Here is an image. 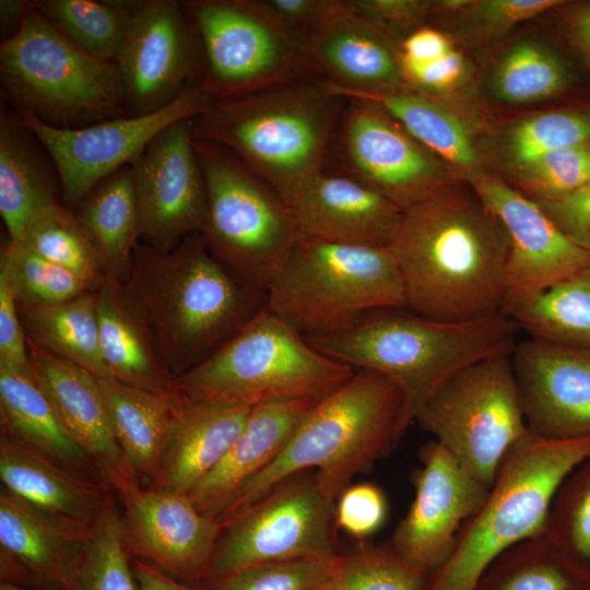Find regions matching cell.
I'll list each match as a JSON object with an SVG mask.
<instances>
[{"label": "cell", "instance_id": "f35d334b", "mask_svg": "<svg viewBox=\"0 0 590 590\" xmlns=\"http://www.w3.org/2000/svg\"><path fill=\"white\" fill-rule=\"evenodd\" d=\"M571 83V71L562 57L534 39L511 45L499 58L491 79L494 95L507 104L545 99Z\"/></svg>", "mask_w": 590, "mask_h": 590}, {"label": "cell", "instance_id": "7a4b0ae2", "mask_svg": "<svg viewBox=\"0 0 590 590\" xmlns=\"http://www.w3.org/2000/svg\"><path fill=\"white\" fill-rule=\"evenodd\" d=\"M520 328L504 310L465 321H442L408 308H379L344 326L305 338L320 353L390 378L403 397L404 432L453 375L483 358L511 353Z\"/></svg>", "mask_w": 590, "mask_h": 590}, {"label": "cell", "instance_id": "bcb514c9", "mask_svg": "<svg viewBox=\"0 0 590 590\" xmlns=\"http://www.w3.org/2000/svg\"><path fill=\"white\" fill-rule=\"evenodd\" d=\"M590 143V111L554 110L517 121L505 135L516 166L547 151Z\"/></svg>", "mask_w": 590, "mask_h": 590}, {"label": "cell", "instance_id": "f907efd6", "mask_svg": "<svg viewBox=\"0 0 590 590\" xmlns=\"http://www.w3.org/2000/svg\"><path fill=\"white\" fill-rule=\"evenodd\" d=\"M401 69L405 88L435 98L462 87L471 78V64L456 47L432 62L401 63Z\"/></svg>", "mask_w": 590, "mask_h": 590}, {"label": "cell", "instance_id": "7c38bea8", "mask_svg": "<svg viewBox=\"0 0 590 590\" xmlns=\"http://www.w3.org/2000/svg\"><path fill=\"white\" fill-rule=\"evenodd\" d=\"M510 355L483 358L453 375L413 421L489 489L506 455L528 432Z\"/></svg>", "mask_w": 590, "mask_h": 590}, {"label": "cell", "instance_id": "8992f818", "mask_svg": "<svg viewBox=\"0 0 590 590\" xmlns=\"http://www.w3.org/2000/svg\"><path fill=\"white\" fill-rule=\"evenodd\" d=\"M356 369L320 353L264 305L211 356L169 389L190 401L255 406L284 400H322Z\"/></svg>", "mask_w": 590, "mask_h": 590}, {"label": "cell", "instance_id": "94428289", "mask_svg": "<svg viewBox=\"0 0 590 590\" xmlns=\"http://www.w3.org/2000/svg\"><path fill=\"white\" fill-rule=\"evenodd\" d=\"M0 590H54V589L23 587V586H17V585L9 583L5 581H1Z\"/></svg>", "mask_w": 590, "mask_h": 590}, {"label": "cell", "instance_id": "cb8c5ba5", "mask_svg": "<svg viewBox=\"0 0 590 590\" xmlns=\"http://www.w3.org/2000/svg\"><path fill=\"white\" fill-rule=\"evenodd\" d=\"M302 238L388 247L403 212L361 181L328 170L317 175L291 205Z\"/></svg>", "mask_w": 590, "mask_h": 590}, {"label": "cell", "instance_id": "c3c4849f", "mask_svg": "<svg viewBox=\"0 0 590 590\" xmlns=\"http://www.w3.org/2000/svg\"><path fill=\"white\" fill-rule=\"evenodd\" d=\"M334 558L251 565L216 579L214 590H316Z\"/></svg>", "mask_w": 590, "mask_h": 590}, {"label": "cell", "instance_id": "ee69618b", "mask_svg": "<svg viewBox=\"0 0 590 590\" xmlns=\"http://www.w3.org/2000/svg\"><path fill=\"white\" fill-rule=\"evenodd\" d=\"M562 3L565 1L441 0L436 1L433 13L452 12L457 36L468 44H483Z\"/></svg>", "mask_w": 590, "mask_h": 590}, {"label": "cell", "instance_id": "9f6ffc18", "mask_svg": "<svg viewBox=\"0 0 590 590\" xmlns=\"http://www.w3.org/2000/svg\"><path fill=\"white\" fill-rule=\"evenodd\" d=\"M330 0H262L287 28L303 37L327 9Z\"/></svg>", "mask_w": 590, "mask_h": 590}, {"label": "cell", "instance_id": "91938a15", "mask_svg": "<svg viewBox=\"0 0 590 590\" xmlns=\"http://www.w3.org/2000/svg\"><path fill=\"white\" fill-rule=\"evenodd\" d=\"M31 1L1 0L0 1V30L1 42L14 36L21 28Z\"/></svg>", "mask_w": 590, "mask_h": 590}, {"label": "cell", "instance_id": "b9f144b4", "mask_svg": "<svg viewBox=\"0 0 590 590\" xmlns=\"http://www.w3.org/2000/svg\"><path fill=\"white\" fill-rule=\"evenodd\" d=\"M0 274L19 305L59 304L91 292L76 275L36 253L21 240L9 239L1 249Z\"/></svg>", "mask_w": 590, "mask_h": 590}, {"label": "cell", "instance_id": "4dcf8cb0", "mask_svg": "<svg viewBox=\"0 0 590 590\" xmlns=\"http://www.w3.org/2000/svg\"><path fill=\"white\" fill-rule=\"evenodd\" d=\"M114 437L123 459L138 477L153 480L170 440L175 393H157L97 379Z\"/></svg>", "mask_w": 590, "mask_h": 590}, {"label": "cell", "instance_id": "4fadbf2b", "mask_svg": "<svg viewBox=\"0 0 590 590\" xmlns=\"http://www.w3.org/2000/svg\"><path fill=\"white\" fill-rule=\"evenodd\" d=\"M337 528L335 502L315 471L295 473L222 524L208 577L271 562L332 559L339 555Z\"/></svg>", "mask_w": 590, "mask_h": 590}, {"label": "cell", "instance_id": "83f0119b", "mask_svg": "<svg viewBox=\"0 0 590 590\" xmlns=\"http://www.w3.org/2000/svg\"><path fill=\"white\" fill-rule=\"evenodd\" d=\"M251 409L176 396L170 440L150 487L187 495L238 439Z\"/></svg>", "mask_w": 590, "mask_h": 590}, {"label": "cell", "instance_id": "836d02e7", "mask_svg": "<svg viewBox=\"0 0 590 590\" xmlns=\"http://www.w3.org/2000/svg\"><path fill=\"white\" fill-rule=\"evenodd\" d=\"M95 292L52 305H19L26 340L69 361L97 379H114L99 349Z\"/></svg>", "mask_w": 590, "mask_h": 590}, {"label": "cell", "instance_id": "7402d4cb", "mask_svg": "<svg viewBox=\"0 0 590 590\" xmlns=\"http://www.w3.org/2000/svg\"><path fill=\"white\" fill-rule=\"evenodd\" d=\"M528 429L551 440L590 437V350L530 338L511 352Z\"/></svg>", "mask_w": 590, "mask_h": 590}, {"label": "cell", "instance_id": "6f0895ef", "mask_svg": "<svg viewBox=\"0 0 590 590\" xmlns=\"http://www.w3.org/2000/svg\"><path fill=\"white\" fill-rule=\"evenodd\" d=\"M132 570L138 590H196L180 583L176 578L140 558L132 562Z\"/></svg>", "mask_w": 590, "mask_h": 590}, {"label": "cell", "instance_id": "4316f807", "mask_svg": "<svg viewBox=\"0 0 590 590\" xmlns=\"http://www.w3.org/2000/svg\"><path fill=\"white\" fill-rule=\"evenodd\" d=\"M319 401L284 400L252 406L238 439L187 494L193 506L215 519L237 489L280 455L299 422Z\"/></svg>", "mask_w": 590, "mask_h": 590}, {"label": "cell", "instance_id": "603a6c76", "mask_svg": "<svg viewBox=\"0 0 590 590\" xmlns=\"http://www.w3.org/2000/svg\"><path fill=\"white\" fill-rule=\"evenodd\" d=\"M91 528L56 518L2 487L1 581L23 587L34 585L42 589L69 590L79 548Z\"/></svg>", "mask_w": 590, "mask_h": 590}, {"label": "cell", "instance_id": "7bdbcfd3", "mask_svg": "<svg viewBox=\"0 0 590 590\" xmlns=\"http://www.w3.org/2000/svg\"><path fill=\"white\" fill-rule=\"evenodd\" d=\"M426 575L389 546H363L338 555L316 590H423Z\"/></svg>", "mask_w": 590, "mask_h": 590}, {"label": "cell", "instance_id": "f5cc1de1", "mask_svg": "<svg viewBox=\"0 0 590 590\" xmlns=\"http://www.w3.org/2000/svg\"><path fill=\"white\" fill-rule=\"evenodd\" d=\"M535 202L574 245L590 255V184L563 197Z\"/></svg>", "mask_w": 590, "mask_h": 590}, {"label": "cell", "instance_id": "7dc6e473", "mask_svg": "<svg viewBox=\"0 0 590 590\" xmlns=\"http://www.w3.org/2000/svg\"><path fill=\"white\" fill-rule=\"evenodd\" d=\"M589 143L541 153L516 166L521 191L534 201L568 194L589 184Z\"/></svg>", "mask_w": 590, "mask_h": 590}, {"label": "cell", "instance_id": "d4e9b609", "mask_svg": "<svg viewBox=\"0 0 590 590\" xmlns=\"http://www.w3.org/2000/svg\"><path fill=\"white\" fill-rule=\"evenodd\" d=\"M27 342L30 370L60 424L101 474L123 460L101 389L92 374Z\"/></svg>", "mask_w": 590, "mask_h": 590}, {"label": "cell", "instance_id": "e575fe53", "mask_svg": "<svg viewBox=\"0 0 590 590\" xmlns=\"http://www.w3.org/2000/svg\"><path fill=\"white\" fill-rule=\"evenodd\" d=\"M358 98L382 106L420 143L456 170L460 179L483 172L471 129L439 98L408 88Z\"/></svg>", "mask_w": 590, "mask_h": 590}, {"label": "cell", "instance_id": "ab89813d", "mask_svg": "<svg viewBox=\"0 0 590 590\" xmlns=\"http://www.w3.org/2000/svg\"><path fill=\"white\" fill-rule=\"evenodd\" d=\"M129 554L122 516L108 497L79 548L69 590H138Z\"/></svg>", "mask_w": 590, "mask_h": 590}, {"label": "cell", "instance_id": "5bb4252c", "mask_svg": "<svg viewBox=\"0 0 590 590\" xmlns=\"http://www.w3.org/2000/svg\"><path fill=\"white\" fill-rule=\"evenodd\" d=\"M332 151L339 167L331 173L361 181L402 212L458 181L456 173L382 106L365 98L346 97Z\"/></svg>", "mask_w": 590, "mask_h": 590}, {"label": "cell", "instance_id": "3957f363", "mask_svg": "<svg viewBox=\"0 0 590 590\" xmlns=\"http://www.w3.org/2000/svg\"><path fill=\"white\" fill-rule=\"evenodd\" d=\"M126 287L143 310L170 379L211 356L267 303L209 251L200 233L174 250L135 246Z\"/></svg>", "mask_w": 590, "mask_h": 590}, {"label": "cell", "instance_id": "f546056e", "mask_svg": "<svg viewBox=\"0 0 590 590\" xmlns=\"http://www.w3.org/2000/svg\"><path fill=\"white\" fill-rule=\"evenodd\" d=\"M96 298L101 354L113 378L143 390L172 393L154 333L126 284L106 280Z\"/></svg>", "mask_w": 590, "mask_h": 590}, {"label": "cell", "instance_id": "d6a6232c", "mask_svg": "<svg viewBox=\"0 0 590 590\" xmlns=\"http://www.w3.org/2000/svg\"><path fill=\"white\" fill-rule=\"evenodd\" d=\"M1 428L63 467L84 473L95 465L60 424L30 369L0 365Z\"/></svg>", "mask_w": 590, "mask_h": 590}, {"label": "cell", "instance_id": "d590c367", "mask_svg": "<svg viewBox=\"0 0 590 590\" xmlns=\"http://www.w3.org/2000/svg\"><path fill=\"white\" fill-rule=\"evenodd\" d=\"M474 590H590V569L544 533L497 556Z\"/></svg>", "mask_w": 590, "mask_h": 590}, {"label": "cell", "instance_id": "f6af8a7d", "mask_svg": "<svg viewBox=\"0 0 590 590\" xmlns=\"http://www.w3.org/2000/svg\"><path fill=\"white\" fill-rule=\"evenodd\" d=\"M545 534L590 569V457L574 469L556 491Z\"/></svg>", "mask_w": 590, "mask_h": 590}, {"label": "cell", "instance_id": "74e56055", "mask_svg": "<svg viewBox=\"0 0 590 590\" xmlns=\"http://www.w3.org/2000/svg\"><path fill=\"white\" fill-rule=\"evenodd\" d=\"M137 0H35L33 7L88 55L116 61Z\"/></svg>", "mask_w": 590, "mask_h": 590}, {"label": "cell", "instance_id": "277c9868", "mask_svg": "<svg viewBox=\"0 0 590 590\" xmlns=\"http://www.w3.org/2000/svg\"><path fill=\"white\" fill-rule=\"evenodd\" d=\"M402 408V392L390 378L357 369L314 405L280 455L237 489L216 520L229 521L279 482L307 470L335 502L354 476L369 473L399 444L405 433Z\"/></svg>", "mask_w": 590, "mask_h": 590}, {"label": "cell", "instance_id": "9a60e30c", "mask_svg": "<svg viewBox=\"0 0 590 590\" xmlns=\"http://www.w3.org/2000/svg\"><path fill=\"white\" fill-rule=\"evenodd\" d=\"M115 62L131 117L157 111L201 83V44L184 2L137 0Z\"/></svg>", "mask_w": 590, "mask_h": 590}, {"label": "cell", "instance_id": "816d5d0a", "mask_svg": "<svg viewBox=\"0 0 590 590\" xmlns=\"http://www.w3.org/2000/svg\"><path fill=\"white\" fill-rule=\"evenodd\" d=\"M354 5L369 20L400 42L425 26L436 1L429 0H353Z\"/></svg>", "mask_w": 590, "mask_h": 590}, {"label": "cell", "instance_id": "db71d44e", "mask_svg": "<svg viewBox=\"0 0 590 590\" xmlns=\"http://www.w3.org/2000/svg\"><path fill=\"white\" fill-rule=\"evenodd\" d=\"M0 365L30 369L27 342L14 295L0 274Z\"/></svg>", "mask_w": 590, "mask_h": 590}, {"label": "cell", "instance_id": "484cf974", "mask_svg": "<svg viewBox=\"0 0 590 590\" xmlns=\"http://www.w3.org/2000/svg\"><path fill=\"white\" fill-rule=\"evenodd\" d=\"M64 204L52 157L22 117L0 103V214L10 240H19L48 210Z\"/></svg>", "mask_w": 590, "mask_h": 590}, {"label": "cell", "instance_id": "681fc988", "mask_svg": "<svg viewBox=\"0 0 590 590\" xmlns=\"http://www.w3.org/2000/svg\"><path fill=\"white\" fill-rule=\"evenodd\" d=\"M387 499L375 484L359 483L347 486L337 498V526L356 539H365L384 524Z\"/></svg>", "mask_w": 590, "mask_h": 590}, {"label": "cell", "instance_id": "30bf717a", "mask_svg": "<svg viewBox=\"0 0 590 590\" xmlns=\"http://www.w3.org/2000/svg\"><path fill=\"white\" fill-rule=\"evenodd\" d=\"M208 211L200 235L211 255L244 283L267 287L302 238L292 208L227 149L193 138Z\"/></svg>", "mask_w": 590, "mask_h": 590}, {"label": "cell", "instance_id": "44dd1931", "mask_svg": "<svg viewBox=\"0 0 590 590\" xmlns=\"http://www.w3.org/2000/svg\"><path fill=\"white\" fill-rule=\"evenodd\" d=\"M302 39L310 62L337 94L364 97L405 90L400 40L353 0H330Z\"/></svg>", "mask_w": 590, "mask_h": 590}, {"label": "cell", "instance_id": "8fae6325", "mask_svg": "<svg viewBox=\"0 0 590 590\" xmlns=\"http://www.w3.org/2000/svg\"><path fill=\"white\" fill-rule=\"evenodd\" d=\"M202 49V87L215 99L322 79L299 35L262 0L182 1Z\"/></svg>", "mask_w": 590, "mask_h": 590}, {"label": "cell", "instance_id": "52a82bcc", "mask_svg": "<svg viewBox=\"0 0 590 590\" xmlns=\"http://www.w3.org/2000/svg\"><path fill=\"white\" fill-rule=\"evenodd\" d=\"M589 457L590 437L551 440L528 429L506 455L485 504L462 528L451 557L426 590H474L503 552L544 534L556 491Z\"/></svg>", "mask_w": 590, "mask_h": 590}, {"label": "cell", "instance_id": "2e32d148", "mask_svg": "<svg viewBox=\"0 0 590 590\" xmlns=\"http://www.w3.org/2000/svg\"><path fill=\"white\" fill-rule=\"evenodd\" d=\"M214 102L199 83L157 111L79 129H56L33 117H21L52 157L63 202L73 210L103 179L131 165L161 131L176 121L197 117Z\"/></svg>", "mask_w": 590, "mask_h": 590}, {"label": "cell", "instance_id": "ba28073f", "mask_svg": "<svg viewBox=\"0 0 590 590\" xmlns=\"http://www.w3.org/2000/svg\"><path fill=\"white\" fill-rule=\"evenodd\" d=\"M1 102L56 129L127 116L114 61L66 38L32 4L19 32L0 44Z\"/></svg>", "mask_w": 590, "mask_h": 590}, {"label": "cell", "instance_id": "5b68a950", "mask_svg": "<svg viewBox=\"0 0 590 590\" xmlns=\"http://www.w3.org/2000/svg\"><path fill=\"white\" fill-rule=\"evenodd\" d=\"M345 104L324 79L274 86L215 101L193 138L227 149L291 206L324 170Z\"/></svg>", "mask_w": 590, "mask_h": 590}, {"label": "cell", "instance_id": "d6986e66", "mask_svg": "<svg viewBox=\"0 0 590 590\" xmlns=\"http://www.w3.org/2000/svg\"><path fill=\"white\" fill-rule=\"evenodd\" d=\"M412 474L414 499L398 523L392 550L424 575H435L451 557L465 523L485 504L489 488L468 473L436 440L421 450Z\"/></svg>", "mask_w": 590, "mask_h": 590}, {"label": "cell", "instance_id": "680465c9", "mask_svg": "<svg viewBox=\"0 0 590 590\" xmlns=\"http://www.w3.org/2000/svg\"><path fill=\"white\" fill-rule=\"evenodd\" d=\"M566 25L574 45L590 68V3L569 8Z\"/></svg>", "mask_w": 590, "mask_h": 590}, {"label": "cell", "instance_id": "ffe728a7", "mask_svg": "<svg viewBox=\"0 0 590 590\" xmlns=\"http://www.w3.org/2000/svg\"><path fill=\"white\" fill-rule=\"evenodd\" d=\"M465 181L509 238L504 311L590 267V255L574 245L534 200L485 170Z\"/></svg>", "mask_w": 590, "mask_h": 590}, {"label": "cell", "instance_id": "6125c7cd", "mask_svg": "<svg viewBox=\"0 0 590 590\" xmlns=\"http://www.w3.org/2000/svg\"><path fill=\"white\" fill-rule=\"evenodd\" d=\"M588 167H589V184H590V143H589V153H588Z\"/></svg>", "mask_w": 590, "mask_h": 590}, {"label": "cell", "instance_id": "9c48e42d", "mask_svg": "<svg viewBox=\"0 0 590 590\" xmlns=\"http://www.w3.org/2000/svg\"><path fill=\"white\" fill-rule=\"evenodd\" d=\"M266 305L304 338L331 332L379 308H406L388 247L300 238L267 287Z\"/></svg>", "mask_w": 590, "mask_h": 590}, {"label": "cell", "instance_id": "ac0fdd59", "mask_svg": "<svg viewBox=\"0 0 590 590\" xmlns=\"http://www.w3.org/2000/svg\"><path fill=\"white\" fill-rule=\"evenodd\" d=\"M192 119L165 128L130 165L140 241L162 253L200 233L206 219V187L193 145Z\"/></svg>", "mask_w": 590, "mask_h": 590}, {"label": "cell", "instance_id": "6da1fadb", "mask_svg": "<svg viewBox=\"0 0 590 590\" xmlns=\"http://www.w3.org/2000/svg\"><path fill=\"white\" fill-rule=\"evenodd\" d=\"M388 249L409 310L442 321L503 310L509 238L469 185L457 181L404 211Z\"/></svg>", "mask_w": 590, "mask_h": 590}, {"label": "cell", "instance_id": "8d00e7d4", "mask_svg": "<svg viewBox=\"0 0 590 590\" xmlns=\"http://www.w3.org/2000/svg\"><path fill=\"white\" fill-rule=\"evenodd\" d=\"M505 312L530 338L590 350V267Z\"/></svg>", "mask_w": 590, "mask_h": 590}, {"label": "cell", "instance_id": "f1b7e54d", "mask_svg": "<svg viewBox=\"0 0 590 590\" xmlns=\"http://www.w3.org/2000/svg\"><path fill=\"white\" fill-rule=\"evenodd\" d=\"M0 477L3 487L69 523L91 528L108 499L107 491L1 428Z\"/></svg>", "mask_w": 590, "mask_h": 590}, {"label": "cell", "instance_id": "11a10c76", "mask_svg": "<svg viewBox=\"0 0 590 590\" xmlns=\"http://www.w3.org/2000/svg\"><path fill=\"white\" fill-rule=\"evenodd\" d=\"M453 47V43L444 32L425 25L400 42L401 63H428L444 56Z\"/></svg>", "mask_w": 590, "mask_h": 590}, {"label": "cell", "instance_id": "60d3db41", "mask_svg": "<svg viewBox=\"0 0 590 590\" xmlns=\"http://www.w3.org/2000/svg\"><path fill=\"white\" fill-rule=\"evenodd\" d=\"M19 240L76 275L91 292L97 291L107 280L93 245L73 210L66 204L38 216Z\"/></svg>", "mask_w": 590, "mask_h": 590}, {"label": "cell", "instance_id": "1f68e13d", "mask_svg": "<svg viewBox=\"0 0 590 590\" xmlns=\"http://www.w3.org/2000/svg\"><path fill=\"white\" fill-rule=\"evenodd\" d=\"M73 212L99 258L106 279L126 284L140 243V214L131 166L103 179Z\"/></svg>", "mask_w": 590, "mask_h": 590}, {"label": "cell", "instance_id": "e0dca14e", "mask_svg": "<svg viewBox=\"0 0 590 590\" xmlns=\"http://www.w3.org/2000/svg\"><path fill=\"white\" fill-rule=\"evenodd\" d=\"M105 480L120 496L130 554L174 578L208 577L222 531L216 519L201 514L186 494L142 487L125 459Z\"/></svg>", "mask_w": 590, "mask_h": 590}]
</instances>
